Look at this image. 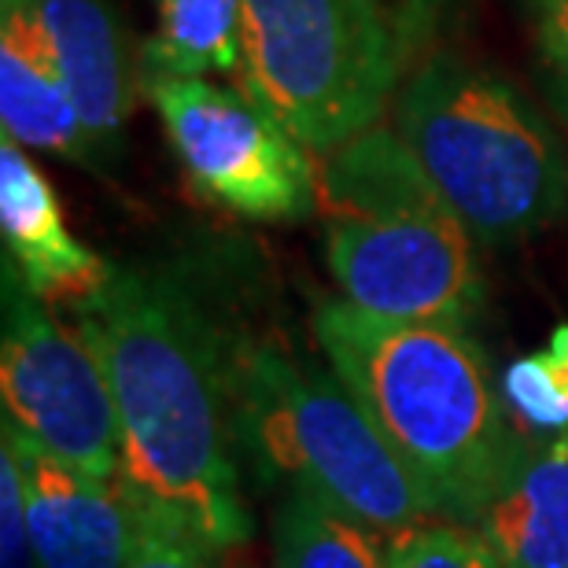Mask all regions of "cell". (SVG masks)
Segmentation results:
<instances>
[{
  "instance_id": "6da1fadb",
  "label": "cell",
  "mask_w": 568,
  "mask_h": 568,
  "mask_svg": "<svg viewBox=\"0 0 568 568\" xmlns=\"http://www.w3.org/2000/svg\"><path fill=\"white\" fill-rule=\"evenodd\" d=\"M119 414V480L148 517L214 554L252 536L241 491L233 336L174 270L115 266L74 306Z\"/></svg>"
},
{
  "instance_id": "7a4b0ae2",
  "label": "cell",
  "mask_w": 568,
  "mask_h": 568,
  "mask_svg": "<svg viewBox=\"0 0 568 568\" xmlns=\"http://www.w3.org/2000/svg\"><path fill=\"white\" fill-rule=\"evenodd\" d=\"M314 336L439 520L473 528L528 439L469 328L388 322L339 300L317 306Z\"/></svg>"
},
{
  "instance_id": "3957f363",
  "label": "cell",
  "mask_w": 568,
  "mask_h": 568,
  "mask_svg": "<svg viewBox=\"0 0 568 568\" xmlns=\"http://www.w3.org/2000/svg\"><path fill=\"white\" fill-rule=\"evenodd\" d=\"M314 211L344 303L388 322L454 328L480 314L476 236L395 126L314 155Z\"/></svg>"
},
{
  "instance_id": "277c9868",
  "label": "cell",
  "mask_w": 568,
  "mask_h": 568,
  "mask_svg": "<svg viewBox=\"0 0 568 568\" xmlns=\"http://www.w3.org/2000/svg\"><path fill=\"white\" fill-rule=\"evenodd\" d=\"M392 119L476 244H517L565 211V148L503 74L454 52L425 55L395 93Z\"/></svg>"
},
{
  "instance_id": "5b68a950",
  "label": "cell",
  "mask_w": 568,
  "mask_h": 568,
  "mask_svg": "<svg viewBox=\"0 0 568 568\" xmlns=\"http://www.w3.org/2000/svg\"><path fill=\"white\" fill-rule=\"evenodd\" d=\"M233 395L241 450L263 480L322 498L381 536L439 520L328 362L314 366L274 339L233 336Z\"/></svg>"
},
{
  "instance_id": "8992f818",
  "label": "cell",
  "mask_w": 568,
  "mask_h": 568,
  "mask_svg": "<svg viewBox=\"0 0 568 568\" xmlns=\"http://www.w3.org/2000/svg\"><path fill=\"white\" fill-rule=\"evenodd\" d=\"M252 93L311 155L381 126L406 67L384 0H244Z\"/></svg>"
},
{
  "instance_id": "52a82bcc",
  "label": "cell",
  "mask_w": 568,
  "mask_h": 568,
  "mask_svg": "<svg viewBox=\"0 0 568 568\" xmlns=\"http://www.w3.org/2000/svg\"><path fill=\"white\" fill-rule=\"evenodd\" d=\"M0 399L4 425L49 458L100 480L119 476V414L104 366L8 263Z\"/></svg>"
},
{
  "instance_id": "ba28073f",
  "label": "cell",
  "mask_w": 568,
  "mask_h": 568,
  "mask_svg": "<svg viewBox=\"0 0 568 568\" xmlns=\"http://www.w3.org/2000/svg\"><path fill=\"white\" fill-rule=\"evenodd\" d=\"M148 97L203 196L255 222L314 211V155L252 93L207 78L152 74Z\"/></svg>"
},
{
  "instance_id": "9c48e42d",
  "label": "cell",
  "mask_w": 568,
  "mask_h": 568,
  "mask_svg": "<svg viewBox=\"0 0 568 568\" xmlns=\"http://www.w3.org/2000/svg\"><path fill=\"white\" fill-rule=\"evenodd\" d=\"M27 480L38 568H126L144 536V506L119 480L78 473L4 425Z\"/></svg>"
},
{
  "instance_id": "30bf717a",
  "label": "cell",
  "mask_w": 568,
  "mask_h": 568,
  "mask_svg": "<svg viewBox=\"0 0 568 568\" xmlns=\"http://www.w3.org/2000/svg\"><path fill=\"white\" fill-rule=\"evenodd\" d=\"M0 230L4 263L44 303H85L115 274L97 252L67 230L55 189L27 148L0 141Z\"/></svg>"
},
{
  "instance_id": "8fae6325",
  "label": "cell",
  "mask_w": 568,
  "mask_h": 568,
  "mask_svg": "<svg viewBox=\"0 0 568 568\" xmlns=\"http://www.w3.org/2000/svg\"><path fill=\"white\" fill-rule=\"evenodd\" d=\"M97 155L115 152L138 108V67L126 30L108 0H33Z\"/></svg>"
},
{
  "instance_id": "7c38bea8",
  "label": "cell",
  "mask_w": 568,
  "mask_h": 568,
  "mask_svg": "<svg viewBox=\"0 0 568 568\" xmlns=\"http://www.w3.org/2000/svg\"><path fill=\"white\" fill-rule=\"evenodd\" d=\"M0 126L4 138L22 148L93 163L97 148L89 138L63 71L52 55L38 11L16 8L0 22Z\"/></svg>"
},
{
  "instance_id": "4fadbf2b",
  "label": "cell",
  "mask_w": 568,
  "mask_h": 568,
  "mask_svg": "<svg viewBox=\"0 0 568 568\" xmlns=\"http://www.w3.org/2000/svg\"><path fill=\"white\" fill-rule=\"evenodd\" d=\"M473 531L506 568H568V439L528 443Z\"/></svg>"
},
{
  "instance_id": "5bb4252c",
  "label": "cell",
  "mask_w": 568,
  "mask_h": 568,
  "mask_svg": "<svg viewBox=\"0 0 568 568\" xmlns=\"http://www.w3.org/2000/svg\"><path fill=\"white\" fill-rule=\"evenodd\" d=\"M244 0H159V33L144 49L152 74H241Z\"/></svg>"
},
{
  "instance_id": "9a60e30c",
  "label": "cell",
  "mask_w": 568,
  "mask_h": 568,
  "mask_svg": "<svg viewBox=\"0 0 568 568\" xmlns=\"http://www.w3.org/2000/svg\"><path fill=\"white\" fill-rule=\"evenodd\" d=\"M274 568H388V536L288 487L274 514Z\"/></svg>"
},
{
  "instance_id": "2e32d148",
  "label": "cell",
  "mask_w": 568,
  "mask_h": 568,
  "mask_svg": "<svg viewBox=\"0 0 568 568\" xmlns=\"http://www.w3.org/2000/svg\"><path fill=\"white\" fill-rule=\"evenodd\" d=\"M503 399L525 428L568 439V325H558L539 351L506 369Z\"/></svg>"
},
{
  "instance_id": "e0dca14e",
  "label": "cell",
  "mask_w": 568,
  "mask_h": 568,
  "mask_svg": "<svg viewBox=\"0 0 568 568\" xmlns=\"http://www.w3.org/2000/svg\"><path fill=\"white\" fill-rule=\"evenodd\" d=\"M388 568H506L465 525H414L388 536Z\"/></svg>"
},
{
  "instance_id": "ac0fdd59",
  "label": "cell",
  "mask_w": 568,
  "mask_h": 568,
  "mask_svg": "<svg viewBox=\"0 0 568 568\" xmlns=\"http://www.w3.org/2000/svg\"><path fill=\"white\" fill-rule=\"evenodd\" d=\"M0 568H38L30 536L27 480H22V465L8 439L0 447Z\"/></svg>"
},
{
  "instance_id": "d6986e66",
  "label": "cell",
  "mask_w": 568,
  "mask_h": 568,
  "mask_svg": "<svg viewBox=\"0 0 568 568\" xmlns=\"http://www.w3.org/2000/svg\"><path fill=\"white\" fill-rule=\"evenodd\" d=\"M126 568H219V554L166 520L148 517L144 536Z\"/></svg>"
},
{
  "instance_id": "ffe728a7",
  "label": "cell",
  "mask_w": 568,
  "mask_h": 568,
  "mask_svg": "<svg viewBox=\"0 0 568 568\" xmlns=\"http://www.w3.org/2000/svg\"><path fill=\"white\" fill-rule=\"evenodd\" d=\"M450 0H384V8H388V19L395 33H399V44H403V55L410 60L428 44L432 30H436V22L443 16V8H447Z\"/></svg>"
},
{
  "instance_id": "44dd1931",
  "label": "cell",
  "mask_w": 568,
  "mask_h": 568,
  "mask_svg": "<svg viewBox=\"0 0 568 568\" xmlns=\"http://www.w3.org/2000/svg\"><path fill=\"white\" fill-rule=\"evenodd\" d=\"M542 63L550 74V97L568 119V44H542Z\"/></svg>"
},
{
  "instance_id": "7402d4cb",
  "label": "cell",
  "mask_w": 568,
  "mask_h": 568,
  "mask_svg": "<svg viewBox=\"0 0 568 568\" xmlns=\"http://www.w3.org/2000/svg\"><path fill=\"white\" fill-rule=\"evenodd\" d=\"M542 44H568V0H536Z\"/></svg>"
},
{
  "instance_id": "603a6c76",
  "label": "cell",
  "mask_w": 568,
  "mask_h": 568,
  "mask_svg": "<svg viewBox=\"0 0 568 568\" xmlns=\"http://www.w3.org/2000/svg\"><path fill=\"white\" fill-rule=\"evenodd\" d=\"M33 0H0V16H4V11H16V8H30Z\"/></svg>"
}]
</instances>
